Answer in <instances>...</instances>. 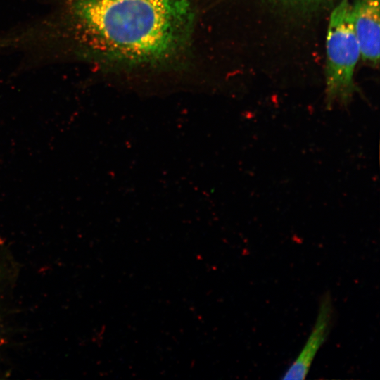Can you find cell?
Masks as SVG:
<instances>
[{
    "mask_svg": "<svg viewBox=\"0 0 380 380\" xmlns=\"http://www.w3.org/2000/svg\"><path fill=\"white\" fill-rule=\"evenodd\" d=\"M63 36L92 59L158 65L187 48L194 23L188 0H68Z\"/></svg>",
    "mask_w": 380,
    "mask_h": 380,
    "instance_id": "1",
    "label": "cell"
},
{
    "mask_svg": "<svg viewBox=\"0 0 380 380\" xmlns=\"http://www.w3.org/2000/svg\"><path fill=\"white\" fill-rule=\"evenodd\" d=\"M326 49V107L329 110L336 104L347 107L357 91L354 73L360 58L349 0H341L331 13Z\"/></svg>",
    "mask_w": 380,
    "mask_h": 380,
    "instance_id": "2",
    "label": "cell"
},
{
    "mask_svg": "<svg viewBox=\"0 0 380 380\" xmlns=\"http://www.w3.org/2000/svg\"><path fill=\"white\" fill-rule=\"evenodd\" d=\"M334 317V305L329 293L324 294L319 304L315 322L305 343L284 376L285 380L305 379L313 360L326 341L331 329Z\"/></svg>",
    "mask_w": 380,
    "mask_h": 380,
    "instance_id": "3",
    "label": "cell"
},
{
    "mask_svg": "<svg viewBox=\"0 0 380 380\" xmlns=\"http://www.w3.org/2000/svg\"><path fill=\"white\" fill-rule=\"evenodd\" d=\"M351 6L360 58L367 65L376 67L379 62V0H355Z\"/></svg>",
    "mask_w": 380,
    "mask_h": 380,
    "instance_id": "4",
    "label": "cell"
},
{
    "mask_svg": "<svg viewBox=\"0 0 380 380\" xmlns=\"http://www.w3.org/2000/svg\"><path fill=\"white\" fill-rule=\"evenodd\" d=\"M285 6L298 8H315L324 6L331 0H270Z\"/></svg>",
    "mask_w": 380,
    "mask_h": 380,
    "instance_id": "5",
    "label": "cell"
}]
</instances>
